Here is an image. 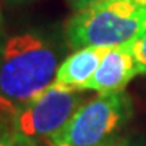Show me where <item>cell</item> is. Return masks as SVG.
Listing matches in <instances>:
<instances>
[{"mask_svg":"<svg viewBox=\"0 0 146 146\" xmlns=\"http://www.w3.org/2000/svg\"><path fill=\"white\" fill-rule=\"evenodd\" d=\"M15 2H25V0H15Z\"/></svg>","mask_w":146,"mask_h":146,"instance_id":"obj_14","label":"cell"},{"mask_svg":"<svg viewBox=\"0 0 146 146\" xmlns=\"http://www.w3.org/2000/svg\"><path fill=\"white\" fill-rule=\"evenodd\" d=\"M106 146H146L143 140L136 137H121L119 136L118 139H115L113 142H110L109 145Z\"/></svg>","mask_w":146,"mask_h":146,"instance_id":"obj_9","label":"cell"},{"mask_svg":"<svg viewBox=\"0 0 146 146\" xmlns=\"http://www.w3.org/2000/svg\"><path fill=\"white\" fill-rule=\"evenodd\" d=\"M12 109H14V106L9 104L8 102H5L3 98H0V119H3V118L8 116L12 112Z\"/></svg>","mask_w":146,"mask_h":146,"instance_id":"obj_11","label":"cell"},{"mask_svg":"<svg viewBox=\"0 0 146 146\" xmlns=\"http://www.w3.org/2000/svg\"><path fill=\"white\" fill-rule=\"evenodd\" d=\"M139 67V75H146V25L134 40L128 43Z\"/></svg>","mask_w":146,"mask_h":146,"instance_id":"obj_8","label":"cell"},{"mask_svg":"<svg viewBox=\"0 0 146 146\" xmlns=\"http://www.w3.org/2000/svg\"><path fill=\"white\" fill-rule=\"evenodd\" d=\"M0 146H37V140L15 130L5 119H0Z\"/></svg>","mask_w":146,"mask_h":146,"instance_id":"obj_7","label":"cell"},{"mask_svg":"<svg viewBox=\"0 0 146 146\" xmlns=\"http://www.w3.org/2000/svg\"><path fill=\"white\" fill-rule=\"evenodd\" d=\"M133 113V100L125 91L97 94L45 142L48 146H106L121 136Z\"/></svg>","mask_w":146,"mask_h":146,"instance_id":"obj_3","label":"cell"},{"mask_svg":"<svg viewBox=\"0 0 146 146\" xmlns=\"http://www.w3.org/2000/svg\"><path fill=\"white\" fill-rule=\"evenodd\" d=\"M100 2H103V0H69L72 9L75 11V12L82 11L85 8H90V6L97 5V3H100Z\"/></svg>","mask_w":146,"mask_h":146,"instance_id":"obj_10","label":"cell"},{"mask_svg":"<svg viewBox=\"0 0 146 146\" xmlns=\"http://www.w3.org/2000/svg\"><path fill=\"white\" fill-rule=\"evenodd\" d=\"M106 51L108 48H100V46H87L73 51L60 64L54 84L82 91L84 85L97 70Z\"/></svg>","mask_w":146,"mask_h":146,"instance_id":"obj_6","label":"cell"},{"mask_svg":"<svg viewBox=\"0 0 146 146\" xmlns=\"http://www.w3.org/2000/svg\"><path fill=\"white\" fill-rule=\"evenodd\" d=\"M66 46L46 31H24L0 42V98L19 106L55 81Z\"/></svg>","mask_w":146,"mask_h":146,"instance_id":"obj_1","label":"cell"},{"mask_svg":"<svg viewBox=\"0 0 146 146\" xmlns=\"http://www.w3.org/2000/svg\"><path fill=\"white\" fill-rule=\"evenodd\" d=\"M139 75V67L128 43L108 48L100 64L91 79L84 85L82 91H96L97 94L124 91L134 76Z\"/></svg>","mask_w":146,"mask_h":146,"instance_id":"obj_5","label":"cell"},{"mask_svg":"<svg viewBox=\"0 0 146 146\" xmlns=\"http://www.w3.org/2000/svg\"><path fill=\"white\" fill-rule=\"evenodd\" d=\"M0 23H2V12H0Z\"/></svg>","mask_w":146,"mask_h":146,"instance_id":"obj_13","label":"cell"},{"mask_svg":"<svg viewBox=\"0 0 146 146\" xmlns=\"http://www.w3.org/2000/svg\"><path fill=\"white\" fill-rule=\"evenodd\" d=\"M146 25V6L133 0H103L75 12L64 30L67 48L72 51L100 46L127 45Z\"/></svg>","mask_w":146,"mask_h":146,"instance_id":"obj_2","label":"cell"},{"mask_svg":"<svg viewBox=\"0 0 146 146\" xmlns=\"http://www.w3.org/2000/svg\"><path fill=\"white\" fill-rule=\"evenodd\" d=\"M133 2H136V3H139V5L146 6V0H133Z\"/></svg>","mask_w":146,"mask_h":146,"instance_id":"obj_12","label":"cell"},{"mask_svg":"<svg viewBox=\"0 0 146 146\" xmlns=\"http://www.w3.org/2000/svg\"><path fill=\"white\" fill-rule=\"evenodd\" d=\"M85 100L84 91L52 84L30 102L15 106L6 121L35 140H46L67 124Z\"/></svg>","mask_w":146,"mask_h":146,"instance_id":"obj_4","label":"cell"}]
</instances>
